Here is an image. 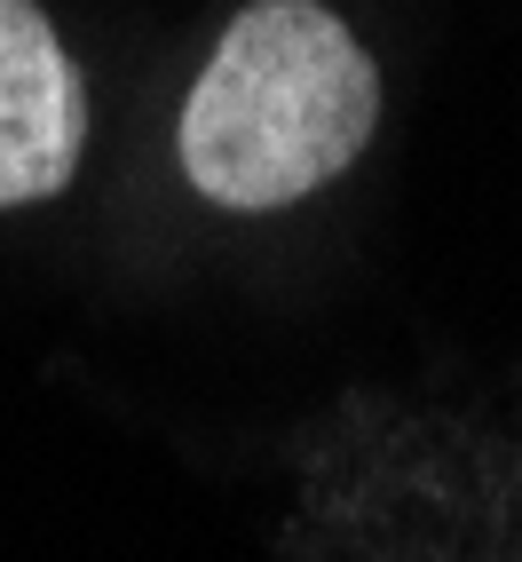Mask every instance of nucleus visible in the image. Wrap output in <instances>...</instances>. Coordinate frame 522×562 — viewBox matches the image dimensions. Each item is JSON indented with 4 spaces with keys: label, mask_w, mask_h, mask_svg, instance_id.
<instances>
[{
    "label": "nucleus",
    "mask_w": 522,
    "mask_h": 562,
    "mask_svg": "<svg viewBox=\"0 0 522 562\" xmlns=\"http://www.w3.org/2000/svg\"><path fill=\"white\" fill-rule=\"evenodd\" d=\"M88 88L41 0H0V206H41L80 175Z\"/></svg>",
    "instance_id": "obj_2"
},
{
    "label": "nucleus",
    "mask_w": 522,
    "mask_h": 562,
    "mask_svg": "<svg viewBox=\"0 0 522 562\" xmlns=\"http://www.w3.org/2000/svg\"><path fill=\"white\" fill-rule=\"evenodd\" d=\"M381 120V71L317 0H253L182 103V175L214 206L270 214L325 191Z\"/></svg>",
    "instance_id": "obj_1"
}]
</instances>
